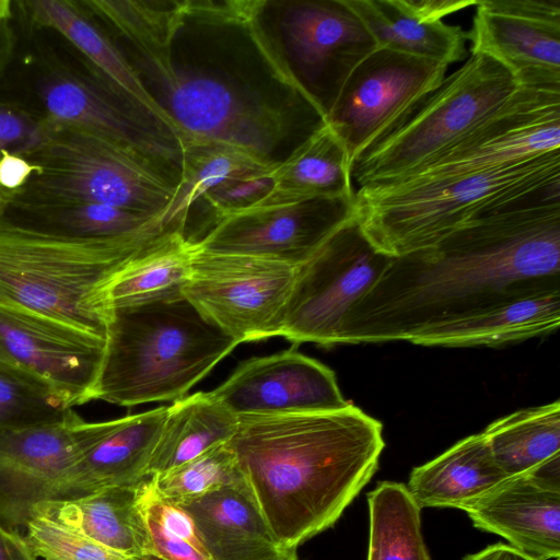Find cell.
<instances>
[{
  "label": "cell",
  "mask_w": 560,
  "mask_h": 560,
  "mask_svg": "<svg viewBox=\"0 0 560 560\" xmlns=\"http://www.w3.org/2000/svg\"><path fill=\"white\" fill-rule=\"evenodd\" d=\"M51 124L0 104V155L2 151L25 156L48 137Z\"/></svg>",
  "instance_id": "obj_39"
},
{
  "label": "cell",
  "mask_w": 560,
  "mask_h": 560,
  "mask_svg": "<svg viewBox=\"0 0 560 560\" xmlns=\"http://www.w3.org/2000/svg\"><path fill=\"white\" fill-rule=\"evenodd\" d=\"M354 214V197L261 206L221 219L194 244L209 253L260 257L298 268Z\"/></svg>",
  "instance_id": "obj_15"
},
{
  "label": "cell",
  "mask_w": 560,
  "mask_h": 560,
  "mask_svg": "<svg viewBox=\"0 0 560 560\" xmlns=\"http://www.w3.org/2000/svg\"><path fill=\"white\" fill-rule=\"evenodd\" d=\"M25 4L31 18L37 24L60 33L90 61L95 70L166 121L109 35L88 18L85 11L79 8V3L62 0H35Z\"/></svg>",
  "instance_id": "obj_31"
},
{
  "label": "cell",
  "mask_w": 560,
  "mask_h": 560,
  "mask_svg": "<svg viewBox=\"0 0 560 560\" xmlns=\"http://www.w3.org/2000/svg\"><path fill=\"white\" fill-rule=\"evenodd\" d=\"M71 410L42 384L0 365V431L56 422Z\"/></svg>",
  "instance_id": "obj_37"
},
{
  "label": "cell",
  "mask_w": 560,
  "mask_h": 560,
  "mask_svg": "<svg viewBox=\"0 0 560 560\" xmlns=\"http://www.w3.org/2000/svg\"><path fill=\"white\" fill-rule=\"evenodd\" d=\"M156 237H72L0 217V304L105 338L112 315L110 283L121 267Z\"/></svg>",
  "instance_id": "obj_6"
},
{
  "label": "cell",
  "mask_w": 560,
  "mask_h": 560,
  "mask_svg": "<svg viewBox=\"0 0 560 560\" xmlns=\"http://www.w3.org/2000/svg\"><path fill=\"white\" fill-rule=\"evenodd\" d=\"M23 536L42 560H132L47 516L33 514Z\"/></svg>",
  "instance_id": "obj_38"
},
{
  "label": "cell",
  "mask_w": 560,
  "mask_h": 560,
  "mask_svg": "<svg viewBox=\"0 0 560 560\" xmlns=\"http://www.w3.org/2000/svg\"><path fill=\"white\" fill-rule=\"evenodd\" d=\"M209 393L237 417L335 411L351 404L334 371L295 348L243 362Z\"/></svg>",
  "instance_id": "obj_19"
},
{
  "label": "cell",
  "mask_w": 560,
  "mask_h": 560,
  "mask_svg": "<svg viewBox=\"0 0 560 560\" xmlns=\"http://www.w3.org/2000/svg\"><path fill=\"white\" fill-rule=\"evenodd\" d=\"M269 167L275 166L262 163L234 145L196 139L185 140L182 177L167 211V222L184 231L188 210L208 190L238 174Z\"/></svg>",
  "instance_id": "obj_34"
},
{
  "label": "cell",
  "mask_w": 560,
  "mask_h": 560,
  "mask_svg": "<svg viewBox=\"0 0 560 560\" xmlns=\"http://www.w3.org/2000/svg\"><path fill=\"white\" fill-rule=\"evenodd\" d=\"M560 291L505 303L465 319L423 331L411 343L422 346H499L556 331Z\"/></svg>",
  "instance_id": "obj_26"
},
{
  "label": "cell",
  "mask_w": 560,
  "mask_h": 560,
  "mask_svg": "<svg viewBox=\"0 0 560 560\" xmlns=\"http://www.w3.org/2000/svg\"><path fill=\"white\" fill-rule=\"evenodd\" d=\"M475 527L537 559L560 556V456L463 504Z\"/></svg>",
  "instance_id": "obj_20"
},
{
  "label": "cell",
  "mask_w": 560,
  "mask_h": 560,
  "mask_svg": "<svg viewBox=\"0 0 560 560\" xmlns=\"http://www.w3.org/2000/svg\"><path fill=\"white\" fill-rule=\"evenodd\" d=\"M105 338L25 308L0 304V365L74 407L91 401Z\"/></svg>",
  "instance_id": "obj_14"
},
{
  "label": "cell",
  "mask_w": 560,
  "mask_h": 560,
  "mask_svg": "<svg viewBox=\"0 0 560 560\" xmlns=\"http://www.w3.org/2000/svg\"><path fill=\"white\" fill-rule=\"evenodd\" d=\"M372 35L377 48L446 65L466 56L467 34L443 21L422 22L408 13L398 0H345Z\"/></svg>",
  "instance_id": "obj_29"
},
{
  "label": "cell",
  "mask_w": 560,
  "mask_h": 560,
  "mask_svg": "<svg viewBox=\"0 0 560 560\" xmlns=\"http://www.w3.org/2000/svg\"><path fill=\"white\" fill-rule=\"evenodd\" d=\"M52 125L103 137L151 160L178 182L184 141L179 132L97 70L92 78L52 71L36 83Z\"/></svg>",
  "instance_id": "obj_12"
},
{
  "label": "cell",
  "mask_w": 560,
  "mask_h": 560,
  "mask_svg": "<svg viewBox=\"0 0 560 560\" xmlns=\"http://www.w3.org/2000/svg\"><path fill=\"white\" fill-rule=\"evenodd\" d=\"M464 560H537L510 545L495 544L481 551L468 555Z\"/></svg>",
  "instance_id": "obj_43"
},
{
  "label": "cell",
  "mask_w": 560,
  "mask_h": 560,
  "mask_svg": "<svg viewBox=\"0 0 560 560\" xmlns=\"http://www.w3.org/2000/svg\"><path fill=\"white\" fill-rule=\"evenodd\" d=\"M100 428L72 409L56 422L0 431V525L23 535L34 506Z\"/></svg>",
  "instance_id": "obj_17"
},
{
  "label": "cell",
  "mask_w": 560,
  "mask_h": 560,
  "mask_svg": "<svg viewBox=\"0 0 560 560\" xmlns=\"http://www.w3.org/2000/svg\"><path fill=\"white\" fill-rule=\"evenodd\" d=\"M354 194L347 150L325 124L277 166L272 190L256 207Z\"/></svg>",
  "instance_id": "obj_27"
},
{
  "label": "cell",
  "mask_w": 560,
  "mask_h": 560,
  "mask_svg": "<svg viewBox=\"0 0 560 560\" xmlns=\"http://www.w3.org/2000/svg\"><path fill=\"white\" fill-rule=\"evenodd\" d=\"M448 65L376 48L347 79L326 124L350 162L400 126L443 82Z\"/></svg>",
  "instance_id": "obj_13"
},
{
  "label": "cell",
  "mask_w": 560,
  "mask_h": 560,
  "mask_svg": "<svg viewBox=\"0 0 560 560\" xmlns=\"http://www.w3.org/2000/svg\"><path fill=\"white\" fill-rule=\"evenodd\" d=\"M482 434L508 477L528 472L560 456V402L517 410L490 423Z\"/></svg>",
  "instance_id": "obj_32"
},
{
  "label": "cell",
  "mask_w": 560,
  "mask_h": 560,
  "mask_svg": "<svg viewBox=\"0 0 560 560\" xmlns=\"http://www.w3.org/2000/svg\"><path fill=\"white\" fill-rule=\"evenodd\" d=\"M368 560H431L421 532V509L406 485L384 481L368 494Z\"/></svg>",
  "instance_id": "obj_33"
},
{
  "label": "cell",
  "mask_w": 560,
  "mask_h": 560,
  "mask_svg": "<svg viewBox=\"0 0 560 560\" xmlns=\"http://www.w3.org/2000/svg\"><path fill=\"white\" fill-rule=\"evenodd\" d=\"M23 158L36 170L9 198L98 202L163 215L167 222V211L179 185L140 153L73 127L51 124L46 140Z\"/></svg>",
  "instance_id": "obj_8"
},
{
  "label": "cell",
  "mask_w": 560,
  "mask_h": 560,
  "mask_svg": "<svg viewBox=\"0 0 560 560\" xmlns=\"http://www.w3.org/2000/svg\"><path fill=\"white\" fill-rule=\"evenodd\" d=\"M257 30L284 75L326 117L377 47L345 0H257Z\"/></svg>",
  "instance_id": "obj_9"
},
{
  "label": "cell",
  "mask_w": 560,
  "mask_h": 560,
  "mask_svg": "<svg viewBox=\"0 0 560 560\" xmlns=\"http://www.w3.org/2000/svg\"><path fill=\"white\" fill-rule=\"evenodd\" d=\"M508 476L499 468L482 432L469 435L412 469L408 492L422 508L458 509Z\"/></svg>",
  "instance_id": "obj_25"
},
{
  "label": "cell",
  "mask_w": 560,
  "mask_h": 560,
  "mask_svg": "<svg viewBox=\"0 0 560 560\" xmlns=\"http://www.w3.org/2000/svg\"><path fill=\"white\" fill-rule=\"evenodd\" d=\"M548 196H560V151L468 173L359 187L354 201L369 241L400 257L432 246L470 220Z\"/></svg>",
  "instance_id": "obj_4"
},
{
  "label": "cell",
  "mask_w": 560,
  "mask_h": 560,
  "mask_svg": "<svg viewBox=\"0 0 560 560\" xmlns=\"http://www.w3.org/2000/svg\"><path fill=\"white\" fill-rule=\"evenodd\" d=\"M12 15L11 1L0 0V23L8 22Z\"/></svg>",
  "instance_id": "obj_44"
},
{
  "label": "cell",
  "mask_w": 560,
  "mask_h": 560,
  "mask_svg": "<svg viewBox=\"0 0 560 560\" xmlns=\"http://www.w3.org/2000/svg\"><path fill=\"white\" fill-rule=\"evenodd\" d=\"M142 482L107 488L74 500L40 502L32 515L47 516L132 560H145L148 532L141 508Z\"/></svg>",
  "instance_id": "obj_23"
},
{
  "label": "cell",
  "mask_w": 560,
  "mask_h": 560,
  "mask_svg": "<svg viewBox=\"0 0 560 560\" xmlns=\"http://www.w3.org/2000/svg\"><path fill=\"white\" fill-rule=\"evenodd\" d=\"M393 258L369 241L354 214L296 268L281 337L294 346L338 345L349 310Z\"/></svg>",
  "instance_id": "obj_10"
},
{
  "label": "cell",
  "mask_w": 560,
  "mask_h": 560,
  "mask_svg": "<svg viewBox=\"0 0 560 560\" xmlns=\"http://www.w3.org/2000/svg\"><path fill=\"white\" fill-rule=\"evenodd\" d=\"M9 196H10V194L4 192V191L0 188V205H1L2 207H4L5 202H7V201H8V199H9Z\"/></svg>",
  "instance_id": "obj_45"
},
{
  "label": "cell",
  "mask_w": 560,
  "mask_h": 560,
  "mask_svg": "<svg viewBox=\"0 0 560 560\" xmlns=\"http://www.w3.org/2000/svg\"><path fill=\"white\" fill-rule=\"evenodd\" d=\"M141 508L148 532L145 560H212L191 516L161 498L151 476L142 482Z\"/></svg>",
  "instance_id": "obj_35"
},
{
  "label": "cell",
  "mask_w": 560,
  "mask_h": 560,
  "mask_svg": "<svg viewBox=\"0 0 560 560\" xmlns=\"http://www.w3.org/2000/svg\"><path fill=\"white\" fill-rule=\"evenodd\" d=\"M1 218L16 224L81 238H153L168 231L163 215H149L98 202H36L9 198Z\"/></svg>",
  "instance_id": "obj_24"
},
{
  "label": "cell",
  "mask_w": 560,
  "mask_h": 560,
  "mask_svg": "<svg viewBox=\"0 0 560 560\" xmlns=\"http://www.w3.org/2000/svg\"><path fill=\"white\" fill-rule=\"evenodd\" d=\"M518 88L501 62L470 54L400 126L355 158L352 183L382 186L413 173L474 132Z\"/></svg>",
  "instance_id": "obj_7"
},
{
  "label": "cell",
  "mask_w": 560,
  "mask_h": 560,
  "mask_svg": "<svg viewBox=\"0 0 560 560\" xmlns=\"http://www.w3.org/2000/svg\"><path fill=\"white\" fill-rule=\"evenodd\" d=\"M36 166L25 158L2 151L0 155V188L13 194L22 188L35 172Z\"/></svg>",
  "instance_id": "obj_41"
},
{
  "label": "cell",
  "mask_w": 560,
  "mask_h": 560,
  "mask_svg": "<svg viewBox=\"0 0 560 560\" xmlns=\"http://www.w3.org/2000/svg\"><path fill=\"white\" fill-rule=\"evenodd\" d=\"M155 492L180 505L243 479L228 443L218 445L170 471L152 475Z\"/></svg>",
  "instance_id": "obj_36"
},
{
  "label": "cell",
  "mask_w": 560,
  "mask_h": 560,
  "mask_svg": "<svg viewBox=\"0 0 560 560\" xmlns=\"http://www.w3.org/2000/svg\"><path fill=\"white\" fill-rule=\"evenodd\" d=\"M296 268L194 244L184 298L238 345L281 337Z\"/></svg>",
  "instance_id": "obj_11"
},
{
  "label": "cell",
  "mask_w": 560,
  "mask_h": 560,
  "mask_svg": "<svg viewBox=\"0 0 560 560\" xmlns=\"http://www.w3.org/2000/svg\"><path fill=\"white\" fill-rule=\"evenodd\" d=\"M398 2L411 15L430 23L442 21L444 16L478 3L476 0H398Z\"/></svg>",
  "instance_id": "obj_40"
},
{
  "label": "cell",
  "mask_w": 560,
  "mask_h": 560,
  "mask_svg": "<svg viewBox=\"0 0 560 560\" xmlns=\"http://www.w3.org/2000/svg\"><path fill=\"white\" fill-rule=\"evenodd\" d=\"M560 291V196L470 220L394 257L341 325L339 343L411 342L425 330Z\"/></svg>",
  "instance_id": "obj_2"
},
{
  "label": "cell",
  "mask_w": 560,
  "mask_h": 560,
  "mask_svg": "<svg viewBox=\"0 0 560 560\" xmlns=\"http://www.w3.org/2000/svg\"><path fill=\"white\" fill-rule=\"evenodd\" d=\"M228 445L279 544L289 551L331 527L369 483L384 450L382 423L343 409L243 416Z\"/></svg>",
  "instance_id": "obj_3"
},
{
  "label": "cell",
  "mask_w": 560,
  "mask_h": 560,
  "mask_svg": "<svg viewBox=\"0 0 560 560\" xmlns=\"http://www.w3.org/2000/svg\"><path fill=\"white\" fill-rule=\"evenodd\" d=\"M192 253L194 243L182 231H168L143 246L110 283L112 310L182 296Z\"/></svg>",
  "instance_id": "obj_30"
},
{
  "label": "cell",
  "mask_w": 560,
  "mask_h": 560,
  "mask_svg": "<svg viewBox=\"0 0 560 560\" xmlns=\"http://www.w3.org/2000/svg\"><path fill=\"white\" fill-rule=\"evenodd\" d=\"M257 0L120 1L114 42L161 115L187 139L279 165L325 124L284 75L254 19Z\"/></svg>",
  "instance_id": "obj_1"
},
{
  "label": "cell",
  "mask_w": 560,
  "mask_h": 560,
  "mask_svg": "<svg viewBox=\"0 0 560 560\" xmlns=\"http://www.w3.org/2000/svg\"><path fill=\"white\" fill-rule=\"evenodd\" d=\"M236 346L184 295L114 307L91 400L175 401Z\"/></svg>",
  "instance_id": "obj_5"
},
{
  "label": "cell",
  "mask_w": 560,
  "mask_h": 560,
  "mask_svg": "<svg viewBox=\"0 0 560 560\" xmlns=\"http://www.w3.org/2000/svg\"><path fill=\"white\" fill-rule=\"evenodd\" d=\"M212 560H292L262 516L244 479L180 504Z\"/></svg>",
  "instance_id": "obj_22"
},
{
  "label": "cell",
  "mask_w": 560,
  "mask_h": 560,
  "mask_svg": "<svg viewBox=\"0 0 560 560\" xmlns=\"http://www.w3.org/2000/svg\"><path fill=\"white\" fill-rule=\"evenodd\" d=\"M167 407L102 421L95 440L49 487L46 501H67L148 478Z\"/></svg>",
  "instance_id": "obj_21"
},
{
  "label": "cell",
  "mask_w": 560,
  "mask_h": 560,
  "mask_svg": "<svg viewBox=\"0 0 560 560\" xmlns=\"http://www.w3.org/2000/svg\"><path fill=\"white\" fill-rule=\"evenodd\" d=\"M0 560H37L25 538L0 525Z\"/></svg>",
  "instance_id": "obj_42"
},
{
  "label": "cell",
  "mask_w": 560,
  "mask_h": 560,
  "mask_svg": "<svg viewBox=\"0 0 560 560\" xmlns=\"http://www.w3.org/2000/svg\"><path fill=\"white\" fill-rule=\"evenodd\" d=\"M471 54L505 66L520 86L560 92V0H481L466 32Z\"/></svg>",
  "instance_id": "obj_18"
},
{
  "label": "cell",
  "mask_w": 560,
  "mask_h": 560,
  "mask_svg": "<svg viewBox=\"0 0 560 560\" xmlns=\"http://www.w3.org/2000/svg\"><path fill=\"white\" fill-rule=\"evenodd\" d=\"M292 560H298V557H295V558H294V559H292Z\"/></svg>",
  "instance_id": "obj_46"
},
{
  "label": "cell",
  "mask_w": 560,
  "mask_h": 560,
  "mask_svg": "<svg viewBox=\"0 0 560 560\" xmlns=\"http://www.w3.org/2000/svg\"><path fill=\"white\" fill-rule=\"evenodd\" d=\"M555 151H560V92L520 86L474 132L388 185L495 167Z\"/></svg>",
  "instance_id": "obj_16"
},
{
  "label": "cell",
  "mask_w": 560,
  "mask_h": 560,
  "mask_svg": "<svg viewBox=\"0 0 560 560\" xmlns=\"http://www.w3.org/2000/svg\"><path fill=\"white\" fill-rule=\"evenodd\" d=\"M238 425V417L210 393L198 392L175 400L152 453L148 476L175 469L207 451L228 443Z\"/></svg>",
  "instance_id": "obj_28"
}]
</instances>
